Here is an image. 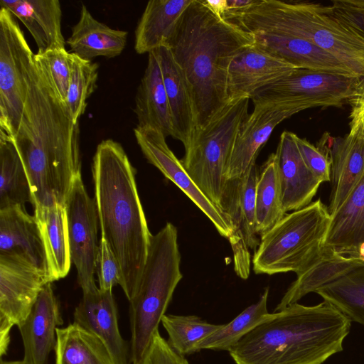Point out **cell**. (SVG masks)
Here are the masks:
<instances>
[{
	"label": "cell",
	"instance_id": "obj_1",
	"mask_svg": "<svg viewBox=\"0 0 364 364\" xmlns=\"http://www.w3.org/2000/svg\"><path fill=\"white\" fill-rule=\"evenodd\" d=\"M12 140L30 183L33 207L65 205L81 173L80 126L34 59L30 87Z\"/></svg>",
	"mask_w": 364,
	"mask_h": 364
},
{
	"label": "cell",
	"instance_id": "obj_2",
	"mask_svg": "<svg viewBox=\"0 0 364 364\" xmlns=\"http://www.w3.org/2000/svg\"><path fill=\"white\" fill-rule=\"evenodd\" d=\"M92 173L101 237L116 257L119 285L130 301L139 285L152 236L137 191L136 170L122 145L108 139L97 146Z\"/></svg>",
	"mask_w": 364,
	"mask_h": 364
},
{
	"label": "cell",
	"instance_id": "obj_3",
	"mask_svg": "<svg viewBox=\"0 0 364 364\" xmlns=\"http://www.w3.org/2000/svg\"><path fill=\"white\" fill-rule=\"evenodd\" d=\"M254 43L252 33L215 15L204 1L193 0L167 45L192 95L196 128L206 124L229 100L230 64Z\"/></svg>",
	"mask_w": 364,
	"mask_h": 364
},
{
	"label": "cell",
	"instance_id": "obj_4",
	"mask_svg": "<svg viewBox=\"0 0 364 364\" xmlns=\"http://www.w3.org/2000/svg\"><path fill=\"white\" fill-rule=\"evenodd\" d=\"M350 323L326 301L296 302L269 314L228 352L236 364H322L343 350Z\"/></svg>",
	"mask_w": 364,
	"mask_h": 364
},
{
	"label": "cell",
	"instance_id": "obj_5",
	"mask_svg": "<svg viewBox=\"0 0 364 364\" xmlns=\"http://www.w3.org/2000/svg\"><path fill=\"white\" fill-rule=\"evenodd\" d=\"M249 32L262 31L307 41L364 79V37L338 18L331 5L311 1L258 0L225 18Z\"/></svg>",
	"mask_w": 364,
	"mask_h": 364
},
{
	"label": "cell",
	"instance_id": "obj_6",
	"mask_svg": "<svg viewBox=\"0 0 364 364\" xmlns=\"http://www.w3.org/2000/svg\"><path fill=\"white\" fill-rule=\"evenodd\" d=\"M178 230L171 223L152 235L137 289L129 301L130 362L139 364L183 278Z\"/></svg>",
	"mask_w": 364,
	"mask_h": 364
},
{
	"label": "cell",
	"instance_id": "obj_7",
	"mask_svg": "<svg viewBox=\"0 0 364 364\" xmlns=\"http://www.w3.org/2000/svg\"><path fill=\"white\" fill-rule=\"evenodd\" d=\"M331 214L321 199L287 213L261 236L252 263L255 274L304 272L320 255Z\"/></svg>",
	"mask_w": 364,
	"mask_h": 364
},
{
	"label": "cell",
	"instance_id": "obj_8",
	"mask_svg": "<svg viewBox=\"0 0 364 364\" xmlns=\"http://www.w3.org/2000/svg\"><path fill=\"white\" fill-rule=\"evenodd\" d=\"M250 98H230L203 127L196 128L181 160L202 193L219 209L225 173Z\"/></svg>",
	"mask_w": 364,
	"mask_h": 364
},
{
	"label": "cell",
	"instance_id": "obj_9",
	"mask_svg": "<svg viewBox=\"0 0 364 364\" xmlns=\"http://www.w3.org/2000/svg\"><path fill=\"white\" fill-rule=\"evenodd\" d=\"M34 55L14 16L0 9V131L16 134L27 99Z\"/></svg>",
	"mask_w": 364,
	"mask_h": 364
},
{
	"label": "cell",
	"instance_id": "obj_10",
	"mask_svg": "<svg viewBox=\"0 0 364 364\" xmlns=\"http://www.w3.org/2000/svg\"><path fill=\"white\" fill-rule=\"evenodd\" d=\"M364 79L327 72L296 68L288 75L257 90L254 105L285 102L298 112L312 107H342L358 95Z\"/></svg>",
	"mask_w": 364,
	"mask_h": 364
},
{
	"label": "cell",
	"instance_id": "obj_11",
	"mask_svg": "<svg viewBox=\"0 0 364 364\" xmlns=\"http://www.w3.org/2000/svg\"><path fill=\"white\" fill-rule=\"evenodd\" d=\"M259 171L256 165L240 178L226 181L220 209L229 218L232 227L229 242L236 274L247 279L252 263L250 250L259 244L256 231L255 194Z\"/></svg>",
	"mask_w": 364,
	"mask_h": 364
},
{
	"label": "cell",
	"instance_id": "obj_12",
	"mask_svg": "<svg viewBox=\"0 0 364 364\" xmlns=\"http://www.w3.org/2000/svg\"><path fill=\"white\" fill-rule=\"evenodd\" d=\"M71 261L82 292L97 288L94 275L99 244L98 218L94 199L84 186L81 173L73 181L65 202Z\"/></svg>",
	"mask_w": 364,
	"mask_h": 364
},
{
	"label": "cell",
	"instance_id": "obj_13",
	"mask_svg": "<svg viewBox=\"0 0 364 364\" xmlns=\"http://www.w3.org/2000/svg\"><path fill=\"white\" fill-rule=\"evenodd\" d=\"M136 142L149 163L172 181L212 222L219 234L228 239L232 232L229 218L213 204L189 176L181 160L168 147L159 131L137 127L134 129Z\"/></svg>",
	"mask_w": 364,
	"mask_h": 364
},
{
	"label": "cell",
	"instance_id": "obj_14",
	"mask_svg": "<svg viewBox=\"0 0 364 364\" xmlns=\"http://www.w3.org/2000/svg\"><path fill=\"white\" fill-rule=\"evenodd\" d=\"M46 283V274L28 260L0 254V323L21 325Z\"/></svg>",
	"mask_w": 364,
	"mask_h": 364
},
{
	"label": "cell",
	"instance_id": "obj_15",
	"mask_svg": "<svg viewBox=\"0 0 364 364\" xmlns=\"http://www.w3.org/2000/svg\"><path fill=\"white\" fill-rule=\"evenodd\" d=\"M252 112L245 118L237 134L226 170L225 179H238L256 165L259 152L274 129L299 112L285 102L255 104Z\"/></svg>",
	"mask_w": 364,
	"mask_h": 364
},
{
	"label": "cell",
	"instance_id": "obj_16",
	"mask_svg": "<svg viewBox=\"0 0 364 364\" xmlns=\"http://www.w3.org/2000/svg\"><path fill=\"white\" fill-rule=\"evenodd\" d=\"M74 322L100 337L109 349L114 364H129L130 348L118 326L117 307L112 291L99 287L82 292L75 307Z\"/></svg>",
	"mask_w": 364,
	"mask_h": 364
},
{
	"label": "cell",
	"instance_id": "obj_17",
	"mask_svg": "<svg viewBox=\"0 0 364 364\" xmlns=\"http://www.w3.org/2000/svg\"><path fill=\"white\" fill-rule=\"evenodd\" d=\"M296 136L292 132H283L274 153L286 213L309 205L321 183L306 166Z\"/></svg>",
	"mask_w": 364,
	"mask_h": 364
},
{
	"label": "cell",
	"instance_id": "obj_18",
	"mask_svg": "<svg viewBox=\"0 0 364 364\" xmlns=\"http://www.w3.org/2000/svg\"><path fill=\"white\" fill-rule=\"evenodd\" d=\"M331 161V190L327 206L331 215L343 203L364 176V134L349 131L343 137H321Z\"/></svg>",
	"mask_w": 364,
	"mask_h": 364
},
{
	"label": "cell",
	"instance_id": "obj_19",
	"mask_svg": "<svg viewBox=\"0 0 364 364\" xmlns=\"http://www.w3.org/2000/svg\"><path fill=\"white\" fill-rule=\"evenodd\" d=\"M294 69L253 43L237 54L230 64L227 77L228 97L251 98L257 90L288 75Z\"/></svg>",
	"mask_w": 364,
	"mask_h": 364
},
{
	"label": "cell",
	"instance_id": "obj_20",
	"mask_svg": "<svg viewBox=\"0 0 364 364\" xmlns=\"http://www.w3.org/2000/svg\"><path fill=\"white\" fill-rule=\"evenodd\" d=\"M52 283L42 288L26 320L18 326L24 348L23 360L26 364H47L55 349L56 329L63 324Z\"/></svg>",
	"mask_w": 364,
	"mask_h": 364
},
{
	"label": "cell",
	"instance_id": "obj_21",
	"mask_svg": "<svg viewBox=\"0 0 364 364\" xmlns=\"http://www.w3.org/2000/svg\"><path fill=\"white\" fill-rule=\"evenodd\" d=\"M0 254L19 256L35 265L46 276V254L38 223L22 205L0 209Z\"/></svg>",
	"mask_w": 364,
	"mask_h": 364
},
{
	"label": "cell",
	"instance_id": "obj_22",
	"mask_svg": "<svg viewBox=\"0 0 364 364\" xmlns=\"http://www.w3.org/2000/svg\"><path fill=\"white\" fill-rule=\"evenodd\" d=\"M252 33L256 46L296 68L357 77L334 56L307 41L262 31Z\"/></svg>",
	"mask_w": 364,
	"mask_h": 364
},
{
	"label": "cell",
	"instance_id": "obj_23",
	"mask_svg": "<svg viewBox=\"0 0 364 364\" xmlns=\"http://www.w3.org/2000/svg\"><path fill=\"white\" fill-rule=\"evenodd\" d=\"M0 5L26 27L36 43L37 53L65 49L58 0H0Z\"/></svg>",
	"mask_w": 364,
	"mask_h": 364
},
{
	"label": "cell",
	"instance_id": "obj_24",
	"mask_svg": "<svg viewBox=\"0 0 364 364\" xmlns=\"http://www.w3.org/2000/svg\"><path fill=\"white\" fill-rule=\"evenodd\" d=\"M323 246L364 262V176L331 215Z\"/></svg>",
	"mask_w": 364,
	"mask_h": 364
},
{
	"label": "cell",
	"instance_id": "obj_25",
	"mask_svg": "<svg viewBox=\"0 0 364 364\" xmlns=\"http://www.w3.org/2000/svg\"><path fill=\"white\" fill-rule=\"evenodd\" d=\"M154 51L161 70L171 116L173 138L179 140L185 147L196 128V116L191 90L170 48L163 46Z\"/></svg>",
	"mask_w": 364,
	"mask_h": 364
},
{
	"label": "cell",
	"instance_id": "obj_26",
	"mask_svg": "<svg viewBox=\"0 0 364 364\" xmlns=\"http://www.w3.org/2000/svg\"><path fill=\"white\" fill-rule=\"evenodd\" d=\"M137 127L151 128L174 137L168 101L159 59L149 53L148 63L135 97Z\"/></svg>",
	"mask_w": 364,
	"mask_h": 364
},
{
	"label": "cell",
	"instance_id": "obj_27",
	"mask_svg": "<svg viewBox=\"0 0 364 364\" xmlns=\"http://www.w3.org/2000/svg\"><path fill=\"white\" fill-rule=\"evenodd\" d=\"M193 1H149L135 31L136 52L149 54L161 46H167Z\"/></svg>",
	"mask_w": 364,
	"mask_h": 364
},
{
	"label": "cell",
	"instance_id": "obj_28",
	"mask_svg": "<svg viewBox=\"0 0 364 364\" xmlns=\"http://www.w3.org/2000/svg\"><path fill=\"white\" fill-rule=\"evenodd\" d=\"M364 266V262L342 255L334 250L323 246L315 262L304 272L297 275L274 310L277 312L290 304L298 302L311 292L329 284L355 269Z\"/></svg>",
	"mask_w": 364,
	"mask_h": 364
},
{
	"label": "cell",
	"instance_id": "obj_29",
	"mask_svg": "<svg viewBox=\"0 0 364 364\" xmlns=\"http://www.w3.org/2000/svg\"><path fill=\"white\" fill-rule=\"evenodd\" d=\"M34 216L46 254L48 282L52 283L68 275L72 262L65 206L35 207Z\"/></svg>",
	"mask_w": 364,
	"mask_h": 364
},
{
	"label": "cell",
	"instance_id": "obj_30",
	"mask_svg": "<svg viewBox=\"0 0 364 364\" xmlns=\"http://www.w3.org/2000/svg\"><path fill=\"white\" fill-rule=\"evenodd\" d=\"M128 33L112 28L95 19L85 5H82L80 18L72 28L66 43L72 53L91 60L102 56L114 58L125 48Z\"/></svg>",
	"mask_w": 364,
	"mask_h": 364
},
{
	"label": "cell",
	"instance_id": "obj_31",
	"mask_svg": "<svg viewBox=\"0 0 364 364\" xmlns=\"http://www.w3.org/2000/svg\"><path fill=\"white\" fill-rule=\"evenodd\" d=\"M55 364H114L102 340L76 322L57 328Z\"/></svg>",
	"mask_w": 364,
	"mask_h": 364
},
{
	"label": "cell",
	"instance_id": "obj_32",
	"mask_svg": "<svg viewBox=\"0 0 364 364\" xmlns=\"http://www.w3.org/2000/svg\"><path fill=\"white\" fill-rule=\"evenodd\" d=\"M33 204L28 178L12 138L0 131V209Z\"/></svg>",
	"mask_w": 364,
	"mask_h": 364
},
{
	"label": "cell",
	"instance_id": "obj_33",
	"mask_svg": "<svg viewBox=\"0 0 364 364\" xmlns=\"http://www.w3.org/2000/svg\"><path fill=\"white\" fill-rule=\"evenodd\" d=\"M274 153L259 171L255 194L256 231L263 235L286 215Z\"/></svg>",
	"mask_w": 364,
	"mask_h": 364
},
{
	"label": "cell",
	"instance_id": "obj_34",
	"mask_svg": "<svg viewBox=\"0 0 364 364\" xmlns=\"http://www.w3.org/2000/svg\"><path fill=\"white\" fill-rule=\"evenodd\" d=\"M315 293L350 321L364 325V266L319 288Z\"/></svg>",
	"mask_w": 364,
	"mask_h": 364
},
{
	"label": "cell",
	"instance_id": "obj_35",
	"mask_svg": "<svg viewBox=\"0 0 364 364\" xmlns=\"http://www.w3.org/2000/svg\"><path fill=\"white\" fill-rule=\"evenodd\" d=\"M269 288H266L259 301L250 305L232 321L213 333L197 346L198 352L203 349L229 350L246 333L269 315L267 311Z\"/></svg>",
	"mask_w": 364,
	"mask_h": 364
},
{
	"label": "cell",
	"instance_id": "obj_36",
	"mask_svg": "<svg viewBox=\"0 0 364 364\" xmlns=\"http://www.w3.org/2000/svg\"><path fill=\"white\" fill-rule=\"evenodd\" d=\"M161 323L168 333V345L183 356L198 352V344L223 325L208 323L194 315L173 314L164 315Z\"/></svg>",
	"mask_w": 364,
	"mask_h": 364
},
{
	"label": "cell",
	"instance_id": "obj_37",
	"mask_svg": "<svg viewBox=\"0 0 364 364\" xmlns=\"http://www.w3.org/2000/svg\"><path fill=\"white\" fill-rule=\"evenodd\" d=\"M71 75L65 104L75 122L85 113L87 100L97 88L98 64L71 52Z\"/></svg>",
	"mask_w": 364,
	"mask_h": 364
},
{
	"label": "cell",
	"instance_id": "obj_38",
	"mask_svg": "<svg viewBox=\"0 0 364 364\" xmlns=\"http://www.w3.org/2000/svg\"><path fill=\"white\" fill-rule=\"evenodd\" d=\"M34 59L59 98L65 102L71 75V53L65 49L50 50L36 53Z\"/></svg>",
	"mask_w": 364,
	"mask_h": 364
},
{
	"label": "cell",
	"instance_id": "obj_39",
	"mask_svg": "<svg viewBox=\"0 0 364 364\" xmlns=\"http://www.w3.org/2000/svg\"><path fill=\"white\" fill-rule=\"evenodd\" d=\"M300 153L308 168L321 182L331 181V161L324 141L321 138L317 146L296 136Z\"/></svg>",
	"mask_w": 364,
	"mask_h": 364
},
{
	"label": "cell",
	"instance_id": "obj_40",
	"mask_svg": "<svg viewBox=\"0 0 364 364\" xmlns=\"http://www.w3.org/2000/svg\"><path fill=\"white\" fill-rule=\"evenodd\" d=\"M99 289L101 291H112L114 287L120 284L121 274L119 264L109 246L100 239L96 260V272Z\"/></svg>",
	"mask_w": 364,
	"mask_h": 364
},
{
	"label": "cell",
	"instance_id": "obj_41",
	"mask_svg": "<svg viewBox=\"0 0 364 364\" xmlns=\"http://www.w3.org/2000/svg\"><path fill=\"white\" fill-rule=\"evenodd\" d=\"M139 364H189L176 353L157 331Z\"/></svg>",
	"mask_w": 364,
	"mask_h": 364
},
{
	"label": "cell",
	"instance_id": "obj_42",
	"mask_svg": "<svg viewBox=\"0 0 364 364\" xmlns=\"http://www.w3.org/2000/svg\"><path fill=\"white\" fill-rule=\"evenodd\" d=\"M335 15L364 37V0H334Z\"/></svg>",
	"mask_w": 364,
	"mask_h": 364
},
{
	"label": "cell",
	"instance_id": "obj_43",
	"mask_svg": "<svg viewBox=\"0 0 364 364\" xmlns=\"http://www.w3.org/2000/svg\"><path fill=\"white\" fill-rule=\"evenodd\" d=\"M350 119V131H359L364 134V87L360 93L352 99Z\"/></svg>",
	"mask_w": 364,
	"mask_h": 364
},
{
	"label": "cell",
	"instance_id": "obj_44",
	"mask_svg": "<svg viewBox=\"0 0 364 364\" xmlns=\"http://www.w3.org/2000/svg\"><path fill=\"white\" fill-rule=\"evenodd\" d=\"M258 0H227L228 10L223 18L232 14L246 10L257 3Z\"/></svg>",
	"mask_w": 364,
	"mask_h": 364
},
{
	"label": "cell",
	"instance_id": "obj_45",
	"mask_svg": "<svg viewBox=\"0 0 364 364\" xmlns=\"http://www.w3.org/2000/svg\"><path fill=\"white\" fill-rule=\"evenodd\" d=\"M205 4L218 16L223 18L227 12V0L204 1Z\"/></svg>",
	"mask_w": 364,
	"mask_h": 364
},
{
	"label": "cell",
	"instance_id": "obj_46",
	"mask_svg": "<svg viewBox=\"0 0 364 364\" xmlns=\"http://www.w3.org/2000/svg\"><path fill=\"white\" fill-rule=\"evenodd\" d=\"M0 364H26L23 360H14V361H6L1 359Z\"/></svg>",
	"mask_w": 364,
	"mask_h": 364
}]
</instances>
